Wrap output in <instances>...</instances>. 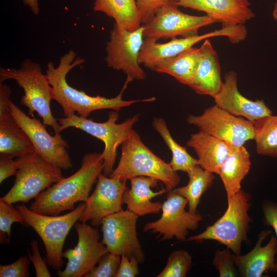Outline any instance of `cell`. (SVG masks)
<instances>
[{
    "mask_svg": "<svg viewBox=\"0 0 277 277\" xmlns=\"http://www.w3.org/2000/svg\"><path fill=\"white\" fill-rule=\"evenodd\" d=\"M84 62L83 58L77 56L74 50H70L60 57L57 66L55 67L52 62L47 64L45 74L52 87L53 100L61 106L64 116L76 112L80 116L87 117L95 110L110 109L118 111L137 102L155 100V97L142 100H124L122 98L123 92L131 82L128 78L118 94L112 98L90 96L83 91L73 88L67 83L66 76L74 67Z\"/></svg>",
    "mask_w": 277,
    "mask_h": 277,
    "instance_id": "cell-1",
    "label": "cell"
},
{
    "mask_svg": "<svg viewBox=\"0 0 277 277\" xmlns=\"http://www.w3.org/2000/svg\"><path fill=\"white\" fill-rule=\"evenodd\" d=\"M103 162L102 153L85 154L77 171L43 191L29 208L48 215H57L63 211L74 209L76 203L85 202L89 196L93 184L103 171Z\"/></svg>",
    "mask_w": 277,
    "mask_h": 277,
    "instance_id": "cell-2",
    "label": "cell"
},
{
    "mask_svg": "<svg viewBox=\"0 0 277 277\" xmlns=\"http://www.w3.org/2000/svg\"><path fill=\"white\" fill-rule=\"evenodd\" d=\"M118 164L109 177L126 181L144 176L154 178L164 184L168 192L180 183L181 177L167 163L154 154L143 143L139 134L132 129L121 145Z\"/></svg>",
    "mask_w": 277,
    "mask_h": 277,
    "instance_id": "cell-3",
    "label": "cell"
},
{
    "mask_svg": "<svg viewBox=\"0 0 277 277\" xmlns=\"http://www.w3.org/2000/svg\"><path fill=\"white\" fill-rule=\"evenodd\" d=\"M12 79L24 91L21 104L28 109V114L33 117L36 112L43 123L52 127L54 134H60V125L52 115L50 103L53 100L52 87L41 65L30 59L24 60L19 68H0V83Z\"/></svg>",
    "mask_w": 277,
    "mask_h": 277,
    "instance_id": "cell-4",
    "label": "cell"
},
{
    "mask_svg": "<svg viewBox=\"0 0 277 277\" xmlns=\"http://www.w3.org/2000/svg\"><path fill=\"white\" fill-rule=\"evenodd\" d=\"M24 219V224L32 227L42 239L46 250L45 261L55 270L63 264V249L69 231L78 221L85 208V202L80 203L71 212L62 215H48L36 213L23 203L16 206Z\"/></svg>",
    "mask_w": 277,
    "mask_h": 277,
    "instance_id": "cell-5",
    "label": "cell"
},
{
    "mask_svg": "<svg viewBox=\"0 0 277 277\" xmlns=\"http://www.w3.org/2000/svg\"><path fill=\"white\" fill-rule=\"evenodd\" d=\"M228 200L224 214L202 232L187 239V241L202 242L212 240L224 244L234 254H241L242 244L248 241L247 232L251 219L248 211L251 206V196L241 190Z\"/></svg>",
    "mask_w": 277,
    "mask_h": 277,
    "instance_id": "cell-6",
    "label": "cell"
},
{
    "mask_svg": "<svg viewBox=\"0 0 277 277\" xmlns=\"http://www.w3.org/2000/svg\"><path fill=\"white\" fill-rule=\"evenodd\" d=\"M139 116L140 114H137L117 124L116 122L119 118V114L114 110L109 112L107 120L102 123L75 114L57 120L60 125L61 131L69 127L76 128L104 143V149L102 153L104 160L103 171L105 176H109L114 170L117 149L128 137Z\"/></svg>",
    "mask_w": 277,
    "mask_h": 277,
    "instance_id": "cell-7",
    "label": "cell"
},
{
    "mask_svg": "<svg viewBox=\"0 0 277 277\" xmlns=\"http://www.w3.org/2000/svg\"><path fill=\"white\" fill-rule=\"evenodd\" d=\"M18 170L14 184L1 199L11 204L27 203L63 179L62 169L36 151L16 157Z\"/></svg>",
    "mask_w": 277,
    "mask_h": 277,
    "instance_id": "cell-8",
    "label": "cell"
},
{
    "mask_svg": "<svg viewBox=\"0 0 277 277\" xmlns=\"http://www.w3.org/2000/svg\"><path fill=\"white\" fill-rule=\"evenodd\" d=\"M187 122L231 146L244 145L254 137L253 122L234 115L216 105L205 109L201 115H189Z\"/></svg>",
    "mask_w": 277,
    "mask_h": 277,
    "instance_id": "cell-9",
    "label": "cell"
},
{
    "mask_svg": "<svg viewBox=\"0 0 277 277\" xmlns=\"http://www.w3.org/2000/svg\"><path fill=\"white\" fill-rule=\"evenodd\" d=\"M144 26L129 31L118 28L115 24L107 43L105 61L108 67L123 71L131 81L146 77L138 62L144 39Z\"/></svg>",
    "mask_w": 277,
    "mask_h": 277,
    "instance_id": "cell-10",
    "label": "cell"
},
{
    "mask_svg": "<svg viewBox=\"0 0 277 277\" xmlns=\"http://www.w3.org/2000/svg\"><path fill=\"white\" fill-rule=\"evenodd\" d=\"M167 193L166 200L162 204L160 218L146 224L143 231L158 233L156 239L160 238V241L173 238L180 241H186L189 230L197 228L202 216L185 210L188 204L186 198L173 190Z\"/></svg>",
    "mask_w": 277,
    "mask_h": 277,
    "instance_id": "cell-11",
    "label": "cell"
},
{
    "mask_svg": "<svg viewBox=\"0 0 277 277\" xmlns=\"http://www.w3.org/2000/svg\"><path fill=\"white\" fill-rule=\"evenodd\" d=\"M139 216L128 209L105 217L101 222L102 242L108 252L129 259L135 258L139 263L145 259L137 236L136 222Z\"/></svg>",
    "mask_w": 277,
    "mask_h": 277,
    "instance_id": "cell-12",
    "label": "cell"
},
{
    "mask_svg": "<svg viewBox=\"0 0 277 277\" xmlns=\"http://www.w3.org/2000/svg\"><path fill=\"white\" fill-rule=\"evenodd\" d=\"M73 226L78 236L77 243L73 249L63 252V257L68 262L63 270H57L59 277H86L108 252L100 241L97 229L81 222H76Z\"/></svg>",
    "mask_w": 277,
    "mask_h": 277,
    "instance_id": "cell-13",
    "label": "cell"
},
{
    "mask_svg": "<svg viewBox=\"0 0 277 277\" xmlns=\"http://www.w3.org/2000/svg\"><path fill=\"white\" fill-rule=\"evenodd\" d=\"M10 108L13 117L29 137L37 153L62 169L67 170L72 167L67 150L69 146L61 134L50 135L46 125L39 120L27 115L11 101Z\"/></svg>",
    "mask_w": 277,
    "mask_h": 277,
    "instance_id": "cell-14",
    "label": "cell"
},
{
    "mask_svg": "<svg viewBox=\"0 0 277 277\" xmlns=\"http://www.w3.org/2000/svg\"><path fill=\"white\" fill-rule=\"evenodd\" d=\"M247 30L243 25L224 26L221 29L202 35L180 38H173L165 43H157L151 38H145L139 53L138 62L149 69L153 70L160 62L175 56L195 44L207 38L218 36H227L232 43L244 39Z\"/></svg>",
    "mask_w": 277,
    "mask_h": 277,
    "instance_id": "cell-15",
    "label": "cell"
},
{
    "mask_svg": "<svg viewBox=\"0 0 277 277\" xmlns=\"http://www.w3.org/2000/svg\"><path fill=\"white\" fill-rule=\"evenodd\" d=\"M214 23L216 22L207 15H189L182 12L174 3H170L143 25L144 37L157 41L160 38H173L177 36H196L200 28Z\"/></svg>",
    "mask_w": 277,
    "mask_h": 277,
    "instance_id": "cell-16",
    "label": "cell"
},
{
    "mask_svg": "<svg viewBox=\"0 0 277 277\" xmlns=\"http://www.w3.org/2000/svg\"><path fill=\"white\" fill-rule=\"evenodd\" d=\"M128 189L126 181L105 176L101 173L95 189L85 202L84 210L79 222L90 220L92 226H98L106 216L122 209V196Z\"/></svg>",
    "mask_w": 277,
    "mask_h": 277,
    "instance_id": "cell-17",
    "label": "cell"
},
{
    "mask_svg": "<svg viewBox=\"0 0 277 277\" xmlns=\"http://www.w3.org/2000/svg\"><path fill=\"white\" fill-rule=\"evenodd\" d=\"M11 90L0 83V154L17 157L35 151L25 132L13 117L10 108Z\"/></svg>",
    "mask_w": 277,
    "mask_h": 277,
    "instance_id": "cell-18",
    "label": "cell"
},
{
    "mask_svg": "<svg viewBox=\"0 0 277 277\" xmlns=\"http://www.w3.org/2000/svg\"><path fill=\"white\" fill-rule=\"evenodd\" d=\"M237 74L233 71L226 73L219 92L213 98L215 105L230 113L252 122L272 114V111L263 100H250L239 91Z\"/></svg>",
    "mask_w": 277,
    "mask_h": 277,
    "instance_id": "cell-19",
    "label": "cell"
},
{
    "mask_svg": "<svg viewBox=\"0 0 277 277\" xmlns=\"http://www.w3.org/2000/svg\"><path fill=\"white\" fill-rule=\"evenodd\" d=\"M174 3L203 11L223 27L243 25L254 16L249 0H178Z\"/></svg>",
    "mask_w": 277,
    "mask_h": 277,
    "instance_id": "cell-20",
    "label": "cell"
},
{
    "mask_svg": "<svg viewBox=\"0 0 277 277\" xmlns=\"http://www.w3.org/2000/svg\"><path fill=\"white\" fill-rule=\"evenodd\" d=\"M270 232L262 231L255 246L249 252L243 255L233 254V261L240 276L260 277L268 271L277 272L274 259L276 239L272 236L267 245L261 246L263 241Z\"/></svg>",
    "mask_w": 277,
    "mask_h": 277,
    "instance_id": "cell-21",
    "label": "cell"
},
{
    "mask_svg": "<svg viewBox=\"0 0 277 277\" xmlns=\"http://www.w3.org/2000/svg\"><path fill=\"white\" fill-rule=\"evenodd\" d=\"M199 49V63L189 87L198 94L214 98L223 83L221 78L217 54L208 38L205 39Z\"/></svg>",
    "mask_w": 277,
    "mask_h": 277,
    "instance_id": "cell-22",
    "label": "cell"
},
{
    "mask_svg": "<svg viewBox=\"0 0 277 277\" xmlns=\"http://www.w3.org/2000/svg\"><path fill=\"white\" fill-rule=\"evenodd\" d=\"M130 189H126L122 196V203L127 209L140 216L156 214L162 210V203L152 202L151 200L168 192L165 188L154 192L152 188L157 186L158 180L150 177L140 176L130 179Z\"/></svg>",
    "mask_w": 277,
    "mask_h": 277,
    "instance_id": "cell-23",
    "label": "cell"
},
{
    "mask_svg": "<svg viewBox=\"0 0 277 277\" xmlns=\"http://www.w3.org/2000/svg\"><path fill=\"white\" fill-rule=\"evenodd\" d=\"M186 145L194 150L202 168L218 174L230 150L228 144L201 130L191 134Z\"/></svg>",
    "mask_w": 277,
    "mask_h": 277,
    "instance_id": "cell-24",
    "label": "cell"
},
{
    "mask_svg": "<svg viewBox=\"0 0 277 277\" xmlns=\"http://www.w3.org/2000/svg\"><path fill=\"white\" fill-rule=\"evenodd\" d=\"M251 166L250 154L244 145L230 146V150L221 165L219 175L223 183L227 200L241 190V182Z\"/></svg>",
    "mask_w": 277,
    "mask_h": 277,
    "instance_id": "cell-25",
    "label": "cell"
},
{
    "mask_svg": "<svg viewBox=\"0 0 277 277\" xmlns=\"http://www.w3.org/2000/svg\"><path fill=\"white\" fill-rule=\"evenodd\" d=\"M200 58V49L192 47L175 56L160 62L153 70L170 75L181 83L190 86Z\"/></svg>",
    "mask_w": 277,
    "mask_h": 277,
    "instance_id": "cell-26",
    "label": "cell"
},
{
    "mask_svg": "<svg viewBox=\"0 0 277 277\" xmlns=\"http://www.w3.org/2000/svg\"><path fill=\"white\" fill-rule=\"evenodd\" d=\"M93 9L113 18L120 28L133 31L141 26L135 0H95Z\"/></svg>",
    "mask_w": 277,
    "mask_h": 277,
    "instance_id": "cell-27",
    "label": "cell"
},
{
    "mask_svg": "<svg viewBox=\"0 0 277 277\" xmlns=\"http://www.w3.org/2000/svg\"><path fill=\"white\" fill-rule=\"evenodd\" d=\"M187 173L189 177L188 184L173 190L187 199L188 211L195 213L202 194L211 186L214 176L213 173L204 169L199 165Z\"/></svg>",
    "mask_w": 277,
    "mask_h": 277,
    "instance_id": "cell-28",
    "label": "cell"
},
{
    "mask_svg": "<svg viewBox=\"0 0 277 277\" xmlns=\"http://www.w3.org/2000/svg\"><path fill=\"white\" fill-rule=\"evenodd\" d=\"M152 125L171 152L172 156L169 164L174 171L188 173L199 165L197 160L193 157L185 147L181 146L173 139L164 118L154 117Z\"/></svg>",
    "mask_w": 277,
    "mask_h": 277,
    "instance_id": "cell-29",
    "label": "cell"
},
{
    "mask_svg": "<svg viewBox=\"0 0 277 277\" xmlns=\"http://www.w3.org/2000/svg\"><path fill=\"white\" fill-rule=\"evenodd\" d=\"M253 124L256 152L277 157V115L271 114L261 117Z\"/></svg>",
    "mask_w": 277,
    "mask_h": 277,
    "instance_id": "cell-30",
    "label": "cell"
},
{
    "mask_svg": "<svg viewBox=\"0 0 277 277\" xmlns=\"http://www.w3.org/2000/svg\"><path fill=\"white\" fill-rule=\"evenodd\" d=\"M191 265L192 257L187 251L174 250L168 256L165 268L157 277H185Z\"/></svg>",
    "mask_w": 277,
    "mask_h": 277,
    "instance_id": "cell-31",
    "label": "cell"
},
{
    "mask_svg": "<svg viewBox=\"0 0 277 277\" xmlns=\"http://www.w3.org/2000/svg\"><path fill=\"white\" fill-rule=\"evenodd\" d=\"M9 202L0 199V242L9 243L11 228L14 223H24L21 211Z\"/></svg>",
    "mask_w": 277,
    "mask_h": 277,
    "instance_id": "cell-32",
    "label": "cell"
},
{
    "mask_svg": "<svg viewBox=\"0 0 277 277\" xmlns=\"http://www.w3.org/2000/svg\"><path fill=\"white\" fill-rule=\"evenodd\" d=\"M121 256L108 252L86 277H116Z\"/></svg>",
    "mask_w": 277,
    "mask_h": 277,
    "instance_id": "cell-33",
    "label": "cell"
},
{
    "mask_svg": "<svg viewBox=\"0 0 277 277\" xmlns=\"http://www.w3.org/2000/svg\"><path fill=\"white\" fill-rule=\"evenodd\" d=\"M231 251L228 248L217 249L215 251L212 264L218 271L220 277H233L237 275Z\"/></svg>",
    "mask_w": 277,
    "mask_h": 277,
    "instance_id": "cell-34",
    "label": "cell"
},
{
    "mask_svg": "<svg viewBox=\"0 0 277 277\" xmlns=\"http://www.w3.org/2000/svg\"><path fill=\"white\" fill-rule=\"evenodd\" d=\"M140 13L141 23L151 21L156 13L166 5L178 0H135Z\"/></svg>",
    "mask_w": 277,
    "mask_h": 277,
    "instance_id": "cell-35",
    "label": "cell"
},
{
    "mask_svg": "<svg viewBox=\"0 0 277 277\" xmlns=\"http://www.w3.org/2000/svg\"><path fill=\"white\" fill-rule=\"evenodd\" d=\"M30 259L27 256L20 257L15 262L8 265H0L1 277H28Z\"/></svg>",
    "mask_w": 277,
    "mask_h": 277,
    "instance_id": "cell-36",
    "label": "cell"
},
{
    "mask_svg": "<svg viewBox=\"0 0 277 277\" xmlns=\"http://www.w3.org/2000/svg\"><path fill=\"white\" fill-rule=\"evenodd\" d=\"M32 253L28 251L30 260L33 264L36 276L50 277L51 274L47 268L45 260L41 256L39 252L38 243L36 240H32L30 243Z\"/></svg>",
    "mask_w": 277,
    "mask_h": 277,
    "instance_id": "cell-37",
    "label": "cell"
},
{
    "mask_svg": "<svg viewBox=\"0 0 277 277\" xmlns=\"http://www.w3.org/2000/svg\"><path fill=\"white\" fill-rule=\"evenodd\" d=\"M139 262L135 258L129 259L125 255H121V263L116 277H134L140 273Z\"/></svg>",
    "mask_w": 277,
    "mask_h": 277,
    "instance_id": "cell-38",
    "label": "cell"
},
{
    "mask_svg": "<svg viewBox=\"0 0 277 277\" xmlns=\"http://www.w3.org/2000/svg\"><path fill=\"white\" fill-rule=\"evenodd\" d=\"M13 157L0 154V183L8 177L15 175L18 170V164Z\"/></svg>",
    "mask_w": 277,
    "mask_h": 277,
    "instance_id": "cell-39",
    "label": "cell"
},
{
    "mask_svg": "<svg viewBox=\"0 0 277 277\" xmlns=\"http://www.w3.org/2000/svg\"><path fill=\"white\" fill-rule=\"evenodd\" d=\"M265 222L274 230L277 236V205L267 203L263 206ZM277 266V260L276 262Z\"/></svg>",
    "mask_w": 277,
    "mask_h": 277,
    "instance_id": "cell-40",
    "label": "cell"
},
{
    "mask_svg": "<svg viewBox=\"0 0 277 277\" xmlns=\"http://www.w3.org/2000/svg\"><path fill=\"white\" fill-rule=\"evenodd\" d=\"M23 2L29 7L33 14L37 15L39 13L38 0H23Z\"/></svg>",
    "mask_w": 277,
    "mask_h": 277,
    "instance_id": "cell-41",
    "label": "cell"
},
{
    "mask_svg": "<svg viewBox=\"0 0 277 277\" xmlns=\"http://www.w3.org/2000/svg\"><path fill=\"white\" fill-rule=\"evenodd\" d=\"M272 15L275 20L277 21V2L275 3L272 12Z\"/></svg>",
    "mask_w": 277,
    "mask_h": 277,
    "instance_id": "cell-42",
    "label": "cell"
}]
</instances>
